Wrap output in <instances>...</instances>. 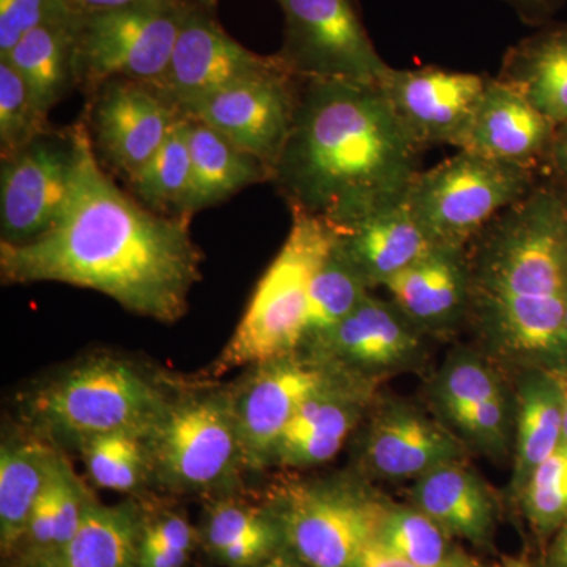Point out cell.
Returning <instances> with one entry per match:
<instances>
[{
  "label": "cell",
  "mask_w": 567,
  "mask_h": 567,
  "mask_svg": "<svg viewBox=\"0 0 567 567\" xmlns=\"http://www.w3.org/2000/svg\"><path fill=\"white\" fill-rule=\"evenodd\" d=\"M186 117L192 158L186 215L193 218L196 213L226 203L249 186L270 182V169L257 156L238 147L207 123L192 115Z\"/></svg>",
  "instance_id": "obj_25"
},
{
  "label": "cell",
  "mask_w": 567,
  "mask_h": 567,
  "mask_svg": "<svg viewBox=\"0 0 567 567\" xmlns=\"http://www.w3.org/2000/svg\"><path fill=\"white\" fill-rule=\"evenodd\" d=\"M148 2H163V0H69L71 9L76 11V13H91V11L122 9V7L137 6V3Z\"/></svg>",
  "instance_id": "obj_47"
},
{
  "label": "cell",
  "mask_w": 567,
  "mask_h": 567,
  "mask_svg": "<svg viewBox=\"0 0 567 567\" xmlns=\"http://www.w3.org/2000/svg\"><path fill=\"white\" fill-rule=\"evenodd\" d=\"M551 567H567V522L559 528L557 539L550 551Z\"/></svg>",
  "instance_id": "obj_48"
},
{
  "label": "cell",
  "mask_w": 567,
  "mask_h": 567,
  "mask_svg": "<svg viewBox=\"0 0 567 567\" xmlns=\"http://www.w3.org/2000/svg\"><path fill=\"white\" fill-rule=\"evenodd\" d=\"M193 551L178 548H151L141 546L137 567H186Z\"/></svg>",
  "instance_id": "obj_46"
},
{
  "label": "cell",
  "mask_w": 567,
  "mask_h": 567,
  "mask_svg": "<svg viewBox=\"0 0 567 567\" xmlns=\"http://www.w3.org/2000/svg\"><path fill=\"white\" fill-rule=\"evenodd\" d=\"M417 350L416 328L393 303L369 293L344 322L305 352L369 380L409 365Z\"/></svg>",
  "instance_id": "obj_17"
},
{
  "label": "cell",
  "mask_w": 567,
  "mask_h": 567,
  "mask_svg": "<svg viewBox=\"0 0 567 567\" xmlns=\"http://www.w3.org/2000/svg\"><path fill=\"white\" fill-rule=\"evenodd\" d=\"M200 544L199 532L182 514L167 513L147 516L145 514L142 547L178 548L194 551Z\"/></svg>",
  "instance_id": "obj_42"
},
{
  "label": "cell",
  "mask_w": 567,
  "mask_h": 567,
  "mask_svg": "<svg viewBox=\"0 0 567 567\" xmlns=\"http://www.w3.org/2000/svg\"><path fill=\"white\" fill-rule=\"evenodd\" d=\"M369 293L371 289L363 276L336 238L333 248L312 281L300 350L322 341L363 303Z\"/></svg>",
  "instance_id": "obj_30"
},
{
  "label": "cell",
  "mask_w": 567,
  "mask_h": 567,
  "mask_svg": "<svg viewBox=\"0 0 567 567\" xmlns=\"http://www.w3.org/2000/svg\"><path fill=\"white\" fill-rule=\"evenodd\" d=\"M303 81L282 63L213 92L182 112L218 130L271 173L292 132Z\"/></svg>",
  "instance_id": "obj_14"
},
{
  "label": "cell",
  "mask_w": 567,
  "mask_h": 567,
  "mask_svg": "<svg viewBox=\"0 0 567 567\" xmlns=\"http://www.w3.org/2000/svg\"><path fill=\"white\" fill-rule=\"evenodd\" d=\"M78 130L69 199L51 229L35 240L0 244L2 282L69 284L106 295L132 315L178 322L203 276L192 218L144 207L99 162L84 121Z\"/></svg>",
  "instance_id": "obj_1"
},
{
  "label": "cell",
  "mask_w": 567,
  "mask_h": 567,
  "mask_svg": "<svg viewBox=\"0 0 567 567\" xmlns=\"http://www.w3.org/2000/svg\"><path fill=\"white\" fill-rule=\"evenodd\" d=\"M527 24L546 25L566 0H502Z\"/></svg>",
  "instance_id": "obj_44"
},
{
  "label": "cell",
  "mask_w": 567,
  "mask_h": 567,
  "mask_svg": "<svg viewBox=\"0 0 567 567\" xmlns=\"http://www.w3.org/2000/svg\"><path fill=\"white\" fill-rule=\"evenodd\" d=\"M62 450L22 429L0 447V546L3 557L18 554L29 518L50 484Z\"/></svg>",
  "instance_id": "obj_23"
},
{
  "label": "cell",
  "mask_w": 567,
  "mask_h": 567,
  "mask_svg": "<svg viewBox=\"0 0 567 567\" xmlns=\"http://www.w3.org/2000/svg\"><path fill=\"white\" fill-rule=\"evenodd\" d=\"M306 567H358L391 505L349 480L284 487L268 503Z\"/></svg>",
  "instance_id": "obj_9"
},
{
  "label": "cell",
  "mask_w": 567,
  "mask_h": 567,
  "mask_svg": "<svg viewBox=\"0 0 567 567\" xmlns=\"http://www.w3.org/2000/svg\"><path fill=\"white\" fill-rule=\"evenodd\" d=\"M274 518L275 513L268 505H252L235 494L215 496L205 507L199 529L200 546L213 557L224 547L270 524Z\"/></svg>",
  "instance_id": "obj_36"
},
{
  "label": "cell",
  "mask_w": 567,
  "mask_h": 567,
  "mask_svg": "<svg viewBox=\"0 0 567 567\" xmlns=\"http://www.w3.org/2000/svg\"><path fill=\"white\" fill-rule=\"evenodd\" d=\"M192 158L188 145V117L182 114L162 147L126 183L128 192L148 210L164 216L186 215ZM192 218V216H189Z\"/></svg>",
  "instance_id": "obj_31"
},
{
  "label": "cell",
  "mask_w": 567,
  "mask_h": 567,
  "mask_svg": "<svg viewBox=\"0 0 567 567\" xmlns=\"http://www.w3.org/2000/svg\"><path fill=\"white\" fill-rule=\"evenodd\" d=\"M461 431L470 439L481 443L483 446L499 447L505 443L507 429V413L505 395L491 399L461 410L456 415L450 417Z\"/></svg>",
  "instance_id": "obj_40"
},
{
  "label": "cell",
  "mask_w": 567,
  "mask_h": 567,
  "mask_svg": "<svg viewBox=\"0 0 567 567\" xmlns=\"http://www.w3.org/2000/svg\"><path fill=\"white\" fill-rule=\"evenodd\" d=\"M182 386L132 358L91 354L22 395V423L62 451L114 432L151 434Z\"/></svg>",
  "instance_id": "obj_4"
},
{
  "label": "cell",
  "mask_w": 567,
  "mask_h": 567,
  "mask_svg": "<svg viewBox=\"0 0 567 567\" xmlns=\"http://www.w3.org/2000/svg\"><path fill=\"white\" fill-rule=\"evenodd\" d=\"M499 81L520 92L555 126L567 123V24H546L511 47Z\"/></svg>",
  "instance_id": "obj_27"
},
{
  "label": "cell",
  "mask_w": 567,
  "mask_h": 567,
  "mask_svg": "<svg viewBox=\"0 0 567 567\" xmlns=\"http://www.w3.org/2000/svg\"><path fill=\"white\" fill-rule=\"evenodd\" d=\"M282 547H286V543L281 525L275 516L270 524L224 547L213 558L226 567H257L274 557Z\"/></svg>",
  "instance_id": "obj_41"
},
{
  "label": "cell",
  "mask_w": 567,
  "mask_h": 567,
  "mask_svg": "<svg viewBox=\"0 0 567 567\" xmlns=\"http://www.w3.org/2000/svg\"><path fill=\"white\" fill-rule=\"evenodd\" d=\"M473 244L470 315L496 349L567 369V192L536 183Z\"/></svg>",
  "instance_id": "obj_3"
},
{
  "label": "cell",
  "mask_w": 567,
  "mask_h": 567,
  "mask_svg": "<svg viewBox=\"0 0 567 567\" xmlns=\"http://www.w3.org/2000/svg\"><path fill=\"white\" fill-rule=\"evenodd\" d=\"M391 303L416 330H440L470 315L466 248L434 245L385 284Z\"/></svg>",
  "instance_id": "obj_21"
},
{
  "label": "cell",
  "mask_w": 567,
  "mask_h": 567,
  "mask_svg": "<svg viewBox=\"0 0 567 567\" xmlns=\"http://www.w3.org/2000/svg\"><path fill=\"white\" fill-rule=\"evenodd\" d=\"M536 171L458 151L417 173L405 203L434 245L466 248L536 186Z\"/></svg>",
  "instance_id": "obj_7"
},
{
  "label": "cell",
  "mask_w": 567,
  "mask_h": 567,
  "mask_svg": "<svg viewBox=\"0 0 567 567\" xmlns=\"http://www.w3.org/2000/svg\"><path fill=\"white\" fill-rule=\"evenodd\" d=\"M358 567H423L413 565V563L406 561V559L398 557V555L391 554L385 547L380 546L377 540H372L365 546L363 554H361L360 563ZM440 567H484L475 558L466 557L457 559V561L450 563V565Z\"/></svg>",
  "instance_id": "obj_43"
},
{
  "label": "cell",
  "mask_w": 567,
  "mask_h": 567,
  "mask_svg": "<svg viewBox=\"0 0 567 567\" xmlns=\"http://www.w3.org/2000/svg\"><path fill=\"white\" fill-rule=\"evenodd\" d=\"M361 457L375 476L406 480L462 461L464 446L453 432L431 417L395 405L382 410L369 425Z\"/></svg>",
  "instance_id": "obj_20"
},
{
  "label": "cell",
  "mask_w": 567,
  "mask_h": 567,
  "mask_svg": "<svg viewBox=\"0 0 567 567\" xmlns=\"http://www.w3.org/2000/svg\"><path fill=\"white\" fill-rule=\"evenodd\" d=\"M344 372L349 371L298 350L251 365L249 374L230 386L248 472L274 465L276 446L300 406Z\"/></svg>",
  "instance_id": "obj_11"
},
{
  "label": "cell",
  "mask_w": 567,
  "mask_h": 567,
  "mask_svg": "<svg viewBox=\"0 0 567 567\" xmlns=\"http://www.w3.org/2000/svg\"><path fill=\"white\" fill-rule=\"evenodd\" d=\"M563 440L567 442V391H566V404H565V420H563Z\"/></svg>",
  "instance_id": "obj_51"
},
{
  "label": "cell",
  "mask_w": 567,
  "mask_h": 567,
  "mask_svg": "<svg viewBox=\"0 0 567 567\" xmlns=\"http://www.w3.org/2000/svg\"><path fill=\"white\" fill-rule=\"evenodd\" d=\"M145 509L133 499L103 505L93 499L80 529L41 567H137Z\"/></svg>",
  "instance_id": "obj_28"
},
{
  "label": "cell",
  "mask_w": 567,
  "mask_h": 567,
  "mask_svg": "<svg viewBox=\"0 0 567 567\" xmlns=\"http://www.w3.org/2000/svg\"><path fill=\"white\" fill-rule=\"evenodd\" d=\"M503 567H533L525 559L509 558L506 559L505 566Z\"/></svg>",
  "instance_id": "obj_50"
},
{
  "label": "cell",
  "mask_w": 567,
  "mask_h": 567,
  "mask_svg": "<svg viewBox=\"0 0 567 567\" xmlns=\"http://www.w3.org/2000/svg\"><path fill=\"white\" fill-rule=\"evenodd\" d=\"M51 494L52 507H54V548H52L51 557L43 565H47L73 539L84 520L89 506L95 499L63 453L52 473Z\"/></svg>",
  "instance_id": "obj_38"
},
{
  "label": "cell",
  "mask_w": 567,
  "mask_h": 567,
  "mask_svg": "<svg viewBox=\"0 0 567 567\" xmlns=\"http://www.w3.org/2000/svg\"><path fill=\"white\" fill-rule=\"evenodd\" d=\"M152 484L171 494H235L246 468L230 388H181L151 434Z\"/></svg>",
  "instance_id": "obj_6"
},
{
  "label": "cell",
  "mask_w": 567,
  "mask_h": 567,
  "mask_svg": "<svg viewBox=\"0 0 567 567\" xmlns=\"http://www.w3.org/2000/svg\"><path fill=\"white\" fill-rule=\"evenodd\" d=\"M487 82L483 74L429 65L391 69L380 87L406 132L425 151L443 144L458 148Z\"/></svg>",
  "instance_id": "obj_16"
},
{
  "label": "cell",
  "mask_w": 567,
  "mask_h": 567,
  "mask_svg": "<svg viewBox=\"0 0 567 567\" xmlns=\"http://www.w3.org/2000/svg\"><path fill=\"white\" fill-rule=\"evenodd\" d=\"M391 554L423 567H440L466 557L453 536L417 507L390 506L375 537Z\"/></svg>",
  "instance_id": "obj_33"
},
{
  "label": "cell",
  "mask_w": 567,
  "mask_h": 567,
  "mask_svg": "<svg viewBox=\"0 0 567 567\" xmlns=\"http://www.w3.org/2000/svg\"><path fill=\"white\" fill-rule=\"evenodd\" d=\"M257 567H306L300 558L290 550L289 547H282L281 550L276 551L274 557L268 558L262 565Z\"/></svg>",
  "instance_id": "obj_49"
},
{
  "label": "cell",
  "mask_w": 567,
  "mask_h": 567,
  "mask_svg": "<svg viewBox=\"0 0 567 567\" xmlns=\"http://www.w3.org/2000/svg\"><path fill=\"white\" fill-rule=\"evenodd\" d=\"M566 328H567V295H566Z\"/></svg>",
  "instance_id": "obj_53"
},
{
  "label": "cell",
  "mask_w": 567,
  "mask_h": 567,
  "mask_svg": "<svg viewBox=\"0 0 567 567\" xmlns=\"http://www.w3.org/2000/svg\"><path fill=\"white\" fill-rule=\"evenodd\" d=\"M192 0H163L78 13V89L110 80L162 84Z\"/></svg>",
  "instance_id": "obj_8"
},
{
  "label": "cell",
  "mask_w": 567,
  "mask_h": 567,
  "mask_svg": "<svg viewBox=\"0 0 567 567\" xmlns=\"http://www.w3.org/2000/svg\"><path fill=\"white\" fill-rule=\"evenodd\" d=\"M338 229L330 223L292 212V226L278 256L257 282L244 317L213 361L207 379L238 368L298 352L303 344L312 281L333 248Z\"/></svg>",
  "instance_id": "obj_5"
},
{
  "label": "cell",
  "mask_w": 567,
  "mask_h": 567,
  "mask_svg": "<svg viewBox=\"0 0 567 567\" xmlns=\"http://www.w3.org/2000/svg\"><path fill=\"white\" fill-rule=\"evenodd\" d=\"M78 123L41 134L0 162V244L25 245L51 229L69 199Z\"/></svg>",
  "instance_id": "obj_12"
},
{
  "label": "cell",
  "mask_w": 567,
  "mask_h": 567,
  "mask_svg": "<svg viewBox=\"0 0 567 567\" xmlns=\"http://www.w3.org/2000/svg\"><path fill=\"white\" fill-rule=\"evenodd\" d=\"M423 152L380 84L305 80L270 183L290 212L344 230L405 200Z\"/></svg>",
  "instance_id": "obj_2"
},
{
  "label": "cell",
  "mask_w": 567,
  "mask_h": 567,
  "mask_svg": "<svg viewBox=\"0 0 567 567\" xmlns=\"http://www.w3.org/2000/svg\"><path fill=\"white\" fill-rule=\"evenodd\" d=\"M284 14L279 61L301 80L380 84L393 66L377 52L358 0H276Z\"/></svg>",
  "instance_id": "obj_10"
},
{
  "label": "cell",
  "mask_w": 567,
  "mask_h": 567,
  "mask_svg": "<svg viewBox=\"0 0 567 567\" xmlns=\"http://www.w3.org/2000/svg\"><path fill=\"white\" fill-rule=\"evenodd\" d=\"M338 240L371 290L385 287L434 246L405 200L338 230Z\"/></svg>",
  "instance_id": "obj_22"
},
{
  "label": "cell",
  "mask_w": 567,
  "mask_h": 567,
  "mask_svg": "<svg viewBox=\"0 0 567 567\" xmlns=\"http://www.w3.org/2000/svg\"><path fill=\"white\" fill-rule=\"evenodd\" d=\"M525 516L536 533L546 536L567 522V442L543 462L520 492Z\"/></svg>",
  "instance_id": "obj_34"
},
{
  "label": "cell",
  "mask_w": 567,
  "mask_h": 567,
  "mask_svg": "<svg viewBox=\"0 0 567 567\" xmlns=\"http://www.w3.org/2000/svg\"><path fill=\"white\" fill-rule=\"evenodd\" d=\"M182 114L155 85L110 80L87 96L82 121L104 169L128 183L162 147Z\"/></svg>",
  "instance_id": "obj_13"
},
{
  "label": "cell",
  "mask_w": 567,
  "mask_h": 567,
  "mask_svg": "<svg viewBox=\"0 0 567 567\" xmlns=\"http://www.w3.org/2000/svg\"><path fill=\"white\" fill-rule=\"evenodd\" d=\"M548 173L554 175L555 183L567 192V123L557 126L550 151L547 153L546 163Z\"/></svg>",
  "instance_id": "obj_45"
},
{
  "label": "cell",
  "mask_w": 567,
  "mask_h": 567,
  "mask_svg": "<svg viewBox=\"0 0 567 567\" xmlns=\"http://www.w3.org/2000/svg\"><path fill=\"white\" fill-rule=\"evenodd\" d=\"M199 2L207 3V6H215L218 3V0H199Z\"/></svg>",
  "instance_id": "obj_52"
},
{
  "label": "cell",
  "mask_w": 567,
  "mask_h": 567,
  "mask_svg": "<svg viewBox=\"0 0 567 567\" xmlns=\"http://www.w3.org/2000/svg\"><path fill=\"white\" fill-rule=\"evenodd\" d=\"M413 502L447 535L481 547L491 543L496 524L494 495L462 461L417 477Z\"/></svg>",
  "instance_id": "obj_24"
},
{
  "label": "cell",
  "mask_w": 567,
  "mask_h": 567,
  "mask_svg": "<svg viewBox=\"0 0 567 567\" xmlns=\"http://www.w3.org/2000/svg\"><path fill=\"white\" fill-rule=\"evenodd\" d=\"M215 6L192 0L159 91L183 111L235 82L282 65L278 55L257 54L230 37Z\"/></svg>",
  "instance_id": "obj_15"
},
{
  "label": "cell",
  "mask_w": 567,
  "mask_h": 567,
  "mask_svg": "<svg viewBox=\"0 0 567 567\" xmlns=\"http://www.w3.org/2000/svg\"><path fill=\"white\" fill-rule=\"evenodd\" d=\"M51 128L20 74L0 59V156L9 158Z\"/></svg>",
  "instance_id": "obj_35"
},
{
  "label": "cell",
  "mask_w": 567,
  "mask_h": 567,
  "mask_svg": "<svg viewBox=\"0 0 567 567\" xmlns=\"http://www.w3.org/2000/svg\"><path fill=\"white\" fill-rule=\"evenodd\" d=\"M555 130L520 92L498 78H488L458 151L536 171L546 163Z\"/></svg>",
  "instance_id": "obj_18"
},
{
  "label": "cell",
  "mask_w": 567,
  "mask_h": 567,
  "mask_svg": "<svg viewBox=\"0 0 567 567\" xmlns=\"http://www.w3.org/2000/svg\"><path fill=\"white\" fill-rule=\"evenodd\" d=\"M369 393L368 379L344 372L311 395L287 425L274 465L309 468L336 457L363 415Z\"/></svg>",
  "instance_id": "obj_19"
},
{
  "label": "cell",
  "mask_w": 567,
  "mask_h": 567,
  "mask_svg": "<svg viewBox=\"0 0 567 567\" xmlns=\"http://www.w3.org/2000/svg\"><path fill=\"white\" fill-rule=\"evenodd\" d=\"M566 391L561 374L540 368L525 375L518 386L513 475L518 495L537 466L563 443Z\"/></svg>",
  "instance_id": "obj_29"
},
{
  "label": "cell",
  "mask_w": 567,
  "mask_h": 567,
  "mask_svg": "<svg viewBox=\"0 0 567 567\" xmlns=\"http://www.w3.org/2000/svg\"><path fill=\"white\" fill-rule=\"evenodd\" d=\"M436 394L450 417L461 410L483 404L491 399L503 398L502 386L494 372L483 361L468 354L458 357L446 365L440 377Z\"/></svg>",
  "instance_id": "obj_37"
},
{
  "label": "cell",
  "mask_w": 567,
  "mask_h": 567,
  "mask_svg": "<svg viewBox=\"0 0 567 567\" xmlns=\"http://www.w3.org/2000/svg\"><path fill=\"white\" fill-rule=\"evenodd\" d=\"M74 13L69 0H0V58L32 29Z\"/></svg>",
  "instance_id": "obj_39"
},
{
  "label": "cell",
  "mask_w": 567,
  "mask_h": 567,
  "mask_svg": "<svg viewBox=\"0 0 567 567\" xmlns=\"http://www.w3.org/2000/svg\"><path fill=\"white\" fill-rule=\"evenodd\" d=\"M76 22L78 13L44 22L0 58L20 74L37 110L47 118L78 89Z\"/></svg>",
  "instance_id": "obj_26"
},
{
  "label": "cell",
  "mask_w": 567,
  "mask_h": 567,
  "mask_svg": "<svg viewBox=\"0 0 567 567\" xmlns=\"http://www.w3.org/2000/svg\"><path fill=\"white\" fill-rule=\"evenodd\" d=\"M78 453L92 483L100 488L117 494H140L152 484L148 434L114 432L95 436Z\"/></svg>",
  "instance_id": "obj_32"
}]
</instances>
